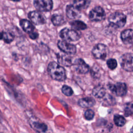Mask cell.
<instances>
[{
    "label": "cell",
    "instance_id": "obj_1",
    "mask_svg": "<svg viewBox=\"0 0 133 133\" xmlns=\"http://www.w3.org/2000/svg\"><path fill=\"white\" fill-rule=\"evenodd\" d=\"M49 75L52 79L61 82L66 78V73L64 69L55 62H50L47 66Z\"/></svg>",
    "mask_w": 133,
    "mask_h": 133
},
{
    "label": "cell",
    "instance_id": "obj_2",
    "mask_svg": "<svg viewBox=\"0 0 133 133\" xmlns=\"http://www.w3.org/2000/svg\"><path fill=\"white\" fill-rule=\"evenodd\" d=\"M110 24L113 27L121 28L123 27L126 22V16L119 12H115L112 14L108 18Z\"/></svg>",
    "mask_w": 133,
    "mask_h": 133
},
{
    "label": "cell",
    "instance_id": "obj_3",
    "mask_svg": "<svg viewBox=\"0 0 133 133\" xmlns=\"http://www.w3.org/2000/svg\"><path fill=\"white\" fill-rule=\"evenodd\" d=\"M59 35L63 41L66 42L76 41L81 37L79 34L76 31L67 28L61 30L60 32Z\"/></svg>",
    "mask_w": 133,
    "mask_h": 133
},
{
    "label": "cell",
    "instance_id": "obj_4",
    "mask_svg": "<svg viewBox=\"0 0 133 133\" xmlns=\"http://www.w3.org/2000/svg\"><path fill=\"white\" fill-rule=\"evenodd\" d=\"M120 64L122 68L129 72L133 71V54L126 53L120 58Z\"/></svg>",
    "mask_w": 133,
    "mask_h": 133
},
{
    "label": "cell",
    "instance_id": "obj_5",
    "mask_svg": "<svg viewBox=\"0 0 133 133\" xmlns=\"http://www.w3.org/2000/svg\"><path fill=\"white\" fill-rule=\"evenodd\" d=\"M108 88L113 94L117 96H125L127 91V86L124 83L118 82L115 84H109Z\"/></svg>",
    "mask_w": 133,
    "mask_h": 133
},
{
    "label": "cell",
    "instance_id": "obj_6",
    "mask_svg": "<svg viewBox=\"0 0 133 133\" xmlns=\"http://www.w3.org/2000/svg\"><path fill=\"white\" fill-rule=\"evenodd\" d=\"M33 4L39 11H49L53 6L52 0H34Z\"/></svg>",
    "mask_w": 133,
    "mask_h": 133
},
{
    "label": "cell",
    "instance_id": "obj_7",
    "mask_svg": "<svg viewBox=\"0 0 133 133\" xmlns=\"http://www.w3.org/2000/svg\"><path fill=\"white\" fill-rule=\"evenodd\" d=\"M108 53L107 47L103 44H97L92 50V54L94 57L98 59L104 60Z\"/></svg>",
    "mask_w": 133,
    "mask_h": 133
},
{
    "label": "cell",
    "instance_id": "obj_8",
    "mask_svg": "<svg viewBox=\"0 0 133 133\" xmlns=\"http://www.w3.org/2000/svg\"><path fill=\"white\" fill-rule=\"evenodd\" d=\"M105 17V14L103 9L97 6L92 9L89 14V18L92 21H100L103 20Z\"/></svg>",
    "mask_w": 133,
    "mask_h": 133
},
{
    "label": "cell",
    "instance_id": "obj_9",
    "mask_svg": "<svg viewBox=\"0 0 133 133\" xmlns=\"http://www.w3.org/2000/svg\"><path fill=\"white\" fill-rule=\"evenodd\" d=\"M28 17L31 22L36 25H42L45 23L44 16L38 10H33L28 13Z\"/></svg>",
    "mask_w": 133,
    "mask_h": 133
},
{
    "label": "cell",
    "instance_id": "obj_10",
    "mask_svg": "<svg viewBox=\"0 0 133 133\" xmlns=\"http://www.w3.org/2000/svg\"><path fill=\"white\" fill-rule=\"evenodd\" d=\"M72 64L74 69L78 73L86 74L89 71V65L81 58L76 59Z\"/></svg>",
    "mask_w": 133,
    "mask_h": 133
},
{
    "label": "cell",
    "instance_id": "obj_11",
    "mask_svg": "<svg viewBox=\"0 0 133 133\" xmlns=\"http://www.w3.org/2000/svg\"><path fill=\"white\" fill-rule=\"evenodd\" d=\"M57 45L58 48L63 52L73 55L76 53V48L75 45L71 44L65 41H59Z\"/></svg>",
    "mask_w": 133,
    "mask_h": 133
},
{
    "label": "cell",
    "instance_id": "obj_12",
    "mask_svg": "<svg viewBox=\"0 0 133 133\" xmlns=\"http://www.w3.org/2000/svg\"><path fill=\"white\" fill-rule=\"evenodd\" d=\"M66 16L71 19L78 18L81 16L80 10L73 4L66 6Z\"/></svg>",
    "mask_w": 133,
    "mask_h": 133
},
{
    "label": "cell",
    "instance_id": "obj_13",
    "mask_svg": "<svg viewBox=\"0 0 133 133\" xmlns=\"http://www.w3.org/2000/svg\"><path fill=\"white\" fill-rule=\"evenodd\" d=\"M19 24L23 30L28 34L35 31V28L33 24L30 21L27 19H23L20 20Z\"/></svg>",
    "mask_w": 133,
    "mask_h": 133
},
{
    "label": "cell",
    "instance_id": "obj_14",
    "mask_svg": "<svg viewBox=\"0 0 133 133\" xmlns=\"http://www.w3.org/2000/svg\"><path fill=\"white\" fill-rule=\"evenodd\" d=\"M29 124L33 130L38 132H44L47 130V126L45 124L39 121H36L34 119L33 121L30 119Z\"/></svg>",
    "mask_w": 133,
    "mask_h": 133
},
{
    "label": "cell",
    "instance_id": "obj_15",
    "mask_svg": "<svg viewBox=\"0 0 133 133\" xmlns=\"http://www.w3.org/2000/svg\"><path fill=\"white\" fill-rule=\"evenodd\" d=\"M121 37L125 44H130L133 42V30L131 29L125 30L122 32Z\"/></svg>",
    "mask_w": 133,
    "mask_h": 133
},
{
    "label": "cell",
    "instance_id": "obj_16",
    "mask_svg": "<svg viewBox=\"0 0 133 133\" xmlns=\"http://www.w3.org/2000/svg\"><path fill=\"white\" fill-rule=\"evenodd\" d=\"M57 60L59 63L60 64L66 66H70L72 65L71 57L69 56V54L63 53H58L57 54Z\"/></svg>",
    "mask_w": 133,
    "mask_h": 133
},
{
    "label": "cell",
    "instance_id": "obj_17",
    "mask_svg": "<svg viewBox=\"0 0 133 133\" xmlns=\"http://www.w3.org/2000/svg\"><path fill=\"white\" fill-rule=\"evenodd\" d=\"M96 101L95 99L92 97H85L80 99L78 100V105L85 108H89L95 105Z\"/></svg>",
    "mask_w": 133,
    "mask_h": 133
},
{
    "label": "cell",
    "instance_id": "obj_18",
    "mask_svg": "<svg viewBox=\"0 0 133 133\" xmlns=\"http://www.w3.org/2000/svg\"><path fill=\"white\" fill-rule=\"evenodd\" d=\"M92 95L97 98H102L106 95V89L101 85H97L93 89Z\"/></svg>",
    "mask_w": 133,
    "mask_h": 133
},
{
    "label": "cell",
    "instance_id": "obj_19",
    "mask_svg": "<svg viewBox=\"0 0 133 133\" xmlns=\"http://www.w3.org/2000/svg\"><path fill=\"white\" fill-rule=\"evenodd\" d=\"M90 3V0H73V5L80 10L87 8Z\"/></svg>",
    "mask_w": 133,
    "mask_h": 133
},
{
    "label": "cell",
    "instance_id": "obj_20",
    "mask_svg": "<svg viewBox=\"0 0 133 133\" xmlns=\"http://www.w3.org/2000/svg\"><path fill=\"white\" fill-rule=\"evenodd\" d=\"M51 21L54 25L58 26L63 24L65 22L63 17L60 15L54 14L51 16Z\"/></svg>",
    "mask_w": 133,
    "mask_h": 133
},
{
    "label": "cell",
    "instance_id": "obj_21",
    "mask_svg": "<svg viewBox=\"0 0 133 133\" xmlns=\"http://www.w3.org/2000/svg\"><path fill=\"white\" fill-rule=\"evenodd\" d=\"M70 25L75 30H83L87 28L86 24L83 21L79 20H75L70 22Z\"/></svg>",
    "mask_w": 133,
    "mask_h": 133
},
{
    "label": "cell",
    "instance_id": "obj_22",
    "mask_svg": "<svg viewBox=\"0 0 133 133\" xmlns=\"http://www.w3.org/2000/svg\"><path fill=\"white\" fill-rule=\"evenodd\" d=\"M15 39L14 34L9 31H3L2 40L6 44L11 43Z\"/></svg>",
    "mask_w": 133,
    "mask_h": 133
},
{
    "label": "cell",
    "instance_id": "obj_23",
    "mask_svg": "<svg viewBox=\"0 0 133 133\" xmlns=\"http://www.w3.org/2000/svg\"><path fill=\"white\" fill-rule=\"evenodd\" d=\"M114 122L117 126L121 127L125 125L126 123L125 118L122 115L118 114H115L114 116Z\"/></svg>",
    "mask_w": 133,
    "mask_h": 133
},
{
    "label": "cell",
    "instance_id": "obj_24",
    "mask_svg": "<svg viewBox=\"0 0 133 133\" xmlns=\"http://www.w3.org/2000/svg\"><path fill=\"white\" fill-rule=\"evenodd\" d=\"M133 114V103L131 102L127 103L124 107V115L129 116Z\"/></svg>",
    "mask_w": 133,
    "mask_h": 133
},
{
    "label": "cell",
    "instance_id": "obj_25",
    "mask_svg": "<svg viewBox=\"0 0 133 133\" xmlns=\"http://www.w3.org/2000/svg\"><path fill=\"white\" fill-rule=\"evenodd\" d=\"M61 90L63 94L67 96H71L73 94V91L72 88L66 85H63L61 88Z\"/></svg>",
    "mask_w": 133,
    "mask_h": 133
},
{
    "label": "cell",
    "instance_id": "obj_26",
    "mask_svg": "<svg viewBox=\"0 0 133 133\" xmlns=\"http://www.w3.org/2000/svg\"><path fill=\"white\" fill-rule=\"evenodd\" d=\"M107 64L108 66V68L111 69V70H114L115 69L117 65V61L115 59H109L107 60Z\"/></svg>",
    "mask_w": 133,
    "mask_h": 133
},
{
    "label": "cell",
    "instance_id": "obj_27",
    "mask_svg": "<svg viewBox=\"0 0 133 133\" xmlns=\"http://www.w3.org/2000/svg\"><path fill=\"white\" fill-rule=\"evenodd\" d=\"M95 115V113L94 112L91 110V109H88L87 110L84 114V116L85 118L87 119V120H91Z\"/></svg>",
    "mask_w": 133,
    "mask_h": 133
},
{
    "label": "cell",
    "instance_id": "obj_28",
    "mask_svg": "<svg viewBox=\"0 0 133 133\" xmlns=\"http://www.w3.org/2000/svg\"><path fill=\"white\" fill-rule=\"evenodd\" d=\"M91 74L95 78H98L100 76V70L98 66H93L91 70Z\"/></svg>",
    "mask_w": 133,
    "mask_h": 133
},
{
    "label": "cell",
    "instance_id": "obj_29",
    "mask_svg": "<svg viewBox=\"0 0 133 133\" xmlns=\"http://www.w3.org/2000/svg\"><path fill=\"white\" fill-rule=\"evenodd\" d=\"M29 36L31 39L35 40V39H36L37 38H38L39 34L37 32L35 31V32L29 34Z\"/></svg>",
    "mask_w": 133,
    "mask_h": 133
},
{
    "label": "cell",
    "instance_id": "obj_30",
    "mask_svg": "<svg viewBox=\"0 0 133 133\" xmlns=\"http://www.w3.org/2000/svg\"><path fill=\"white\" fill-rule=\"evenodd\" d=\"M3 39V31H0V40H2Z\"/></svg>",
    "mask_w": 133,
    "mask_h": 133
},
{
    "label": "cell",
    "instance_id": "obj_31",
    "mask_svg": "<svg viewBox=\"0 0 133 133\" xmlns=\"http://www.w3.org/2000/svg\"><path fill=\"white\" fill-rule=\"evenodd\" d=\"M11 1H14V2H19V1H20V0H11Z\"/></svg>",
    "mask_w": 133,
    "mask_h": 133
},
{
    "label": "cell",
    "instance_id": "obj_32",
    "mask_svg": "<svg viewBox=\"0 0 133 133\" xmlns=\"http://www.w3.org/2000/svg\"><path fill=\"white\" fill-rule=\"evenodd\" d=\"M131 132H133V127H132V129H131Z\"/></svg>",
    "mask_w": 133,
    "mask_h": 133
}]
</instances>
